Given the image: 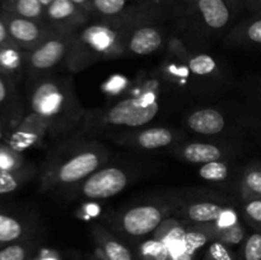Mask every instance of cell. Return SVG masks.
I'll list each match as a JSON object with an SVG mask.
<instances>
[{"instance_id":"6da1fadb","label":"cell","mask_w":261,"mask_h":260,"mask_svg":"<svg viewBox=\"0 0 261 260\" xmlns=\"http://www.w3.org/2000/svg\"><path fill=\"white\" fill-rule=\"evenodd\" d=\"M31 109L45 121H60L70 114V89L56 79L41 81L31 93Z\"/></svg>"},{"instance_id":"7a4b0ae2","label":"cell","mask_w":261,"mask_h":260,"mask_svg":"<svg viewBox=\"0 0 261 260\" xmlns=\"http://www.w3.org/2000/svg\"><path fill=\"white\" fill-rule=\"evenodd\" d=\"M160 111V105L152 101L144 103L135 98H126L112 106L105 114L102 121L115 126L138 127L148 124Z\"/></svg>"},{"instance_id":"3957f363","label":"cell","mask_w":261,"mask_h":260,"mask_svg":"<svg viewBox=\"0 0 261 260\" xmlns=\"http://www.w3.org/2000/svg\"><path fill=\"white\" fill-rule=\"evenodd\" d=\"M126 184L127 176L121 168H102L86 178L82 194L88 199H107L121 193Z\"/></svg>"},{"instance_id":"277c9868","label":"cell","mask_w":261,"mask_h":260,"mask_svg":"<svg viewBox=\"0 0 261 260\" xmlns=\"http://www.w3.org/2000/svg\"><path fill=\"white\" fill-rule=\"evenodd\" d=\"M2 17L13 42L23 50L31 51L46 38L45 28L36 20L27 19L4 10L2 12Z\"/></svg>"},{"instance_id":"5b68a950","label":"cell","mask_w":261,"mask_h":260,"mask_svg":"<svg viewBox=\"0 0 261 260\" xmlns=\"http://www.w3.org/2000/svg\"><path fill=\"white\" fill-rule=\"evenodd\" d=\"M68 40L61 37H46L30 51L28 65L35 71H45L55 68L66 55Z\"/></svg>"},{"instance_id":"8992f818","label":"cell","mask_w":261,"mask_h":260,"mask_svg":"<svg viewBox=\"0 0 261 260\" xmlns=\"http://www.w3.org/2000/svg\"><path fill=\"white\" fill-rule=\"evenodd\" d=\"M162 212L155 205H138L122 216V228L130 236L149 235L162 223Z\"/></svg>"},{"instance_id":"52a82bcc","label":"cell","mask_w":261,"mask_h":260,"mask_svg":"<svg viewBox=\"0 0 261 260\" xmlns=\"http://www.w3.org/2000/svg\"><path fill=\"white\" fill-rule=\"evenodd\" d=\"M101 163L102 160L99 153L92 150L78 153L58 168L56 180L60 184L76 183L96 172Z\"/></svg>"},{"instance_id":"ba28073f","label":"cell","mask_w":261,"mask_h":260,"mask_svg":"<svg viewBox=\"0 0 261 260\" xmlns=\"http://www.w3.org/2000/svg\"><path fill=\"white\" fill-rule=\"evenodd\" d=\"M234 0H198L196 9L206 27L222 30L232 18V5Z\"/></svg>"},{"instance_id":"9c48e42d","label":"cell","mask_w":261,"mask_h":260,"mask_svg":"<svg viewBox=\"0 0 261 260\" xmlns=\"http://www.w3.org/2000/svg\"><path fill=\"white\" fill-rule=\"evenodd\" d=\"M188 125L193 132L204 135L219 134L224 130L226 120L223 115L214 109H203L194 111L188 117Z\"/></svg>"},{"instance_id":"30bf717a","label":"cell","mask_w":261,"mask_h":260,"mask_svg":"<svg viewBox=\"0 0 261 260\" xmlns=\"http://www.w3.org/2000/svg\"><path fill=\"white\" fill-rule=\"evenodd\" d=\"M163 36L155 27L138 28L127 42V50L134 55H149L162 46Z\"/></svg>"},{"instance_id":"8fae6325","label":"cell","mask_w":261,"mask_h":260,"mask_svg":"<svg viewBox=\"0 0 261 260\" xmlns=\"http://www.w3.org/2000/svg\"><path fill=\"white\" fill-rule=\"evenodd\" d=\"M46 18L56 24H70L82 22L84 12L71 0H54L46 8Z\"/></svg>"},{"instance_id":"7c38bea8","label":"cell","mask_w":261,"mask_h":260,"mask_svg":"<svg viewBox=\"0 0 261 260\" xmlns=\"http://www.w3.org/2000/svg\"><path fill=\"white\" fill-rule=\"evenodd\" d=\"M3 10L38 23L46 18V8L40 0H7L3 3Z\"/></svg>"},{"instance_id":"4fadbf2b","label":"cell","mask_w":261,"mask_h":260,"mask_svg":"<svg viewBox=\"0 0 261 260\" xmlns=\"http://www.w3.org/2000/svg\"><path fill=\"white\" fill-rule=\"evenodd\" d=\"M116 35L107 27H91L82 35V41L86 42L92 50L103 51L111 50L114 47Z\"/></svg>"},{"instance_id":"5bb4252c","label":"cell","mask_w":261,"mask_h":260,"mask_svg":"<svg viewBox=\"0 0 261 260\" xmlns=\"http://www.w3.org/2000/svg\"><path fill=\"white\" fill-rule=\"evenodd\" d=\"M182 155L189 162L204 165L213 161H219V158L222 157V150L216 145L208 143H191L184 148Z\"/></svg>"},{"instance_id":"9a60e30c","label":"cell","mask_w":261,"mask_h":260,"mask_svg":"<svg viewBox=\"0 0 261 260\" xmlns=\"http://www.w3.org/2000/svg\"><path fill=\"white\" fill-rule=\"evenodd\" d=\"M173 140V134L166 127H152L139 133L137 137V143L144 149H158L167 147Z\"/></svg>"},{"instance_id":"2e32d148","label":"cell","mask_w":261,"mask_h":260,"mask_svg":"<svg viewBox=\"0 0 261 260\" xmlns=\"http://www.w3.org/2000/svg\"><path fill=\"white\" fill-rule=\"evenodd\" d=\"M223 213L224 208L216 203H209V201L191 204L188 209L189 218L194 222H199V223L218 222Z\"/></svg>"},{"instance_id":"e0dca14e","label":"cell","mask_w":261,"mask_h":260,"mask_svg":"<svg viewBox=\"0 0 261 260\" xmlns=\"http://www.w3.org/2000/svg\"><path fill=\"white\" fill-rule=\"evenodd\" d=\"M24 235V227L19 219L0 213V244H12L20 240Z\"/></svg>"},{"instance_id":"ac0fdd59","label":"cell","mask_w":261,"mask_h":260,"mask_svg":"<svg viewBox=\"0 0 261 260\" xmlns=\"http://www.w3.org/2000/svg\"><path fill=\"white\" fill-rule=\"evenodd\" d=\"M22 54L18 45H8L0 47V68L7 75L15 73L22 66Z\"/></svg>"},{"instance_id":"d6986e66","label":"cell","mask_w":261,"mask_h":260,"mask_svg":"<svg viewBox=\"0 0 261 260\" xmlns=\"http://www.w3.org/2000/svg\"><path fill=\"white\" fill-rule=\"evenodd\" d=\"M30 175V170L23 167L13 171H0V195L17 190Z\"/></svg>"},{"instance_id":"ffe728a7","label":"cell","mask_w":261,"mask_h":260,"mask_svg":"<svg viewBox=\"0 0 261 260\" xmlns=\"http://www.w3.org/2000/svg\"><path fill=\"white\" fill-rule=\"evenodd\" d=\"M237 38L250 45H261V13L237 28Z\"/></svg>"},{"instance_id":"44dd1931","label":"cell","mask_w":261,"mask_h":260,"mask_svg":"<svg viewBox=\"0 0 261 260\" xmlns=\"http://www.w3.org/2000/svg\"><path fill=\"white\" fill-rule=\"evenodd\" d=\"M199 175L204 180L208 181H223L228 175V167L224 162L213 161V162L204 163L199 170Z\"/></svg>"},{"instance_id":"7402d4cb","label":"cell","mask_w":261,"mask_h":260,"mask_svg":"<svg viewBox=\"0 0 261 260\" xmlns=\"http://www.w3.org/2000/svg\"><path fill=\"white\" fill-rule=\"evenodd\" d=\"M103 254L106 260H133L132 252L125 245L114 239H109L103 244Z\"/></svg>"},{"instance_id":"603a6c76","label":"cell","mask_w":261,"mask_h":260,"mask_svg":"<svg viewBox=\"0 0 261 260\" xmlns=\"http://www.w3.org/2000/svg\"><path fill=\"white\" fill-rule=\"evenodd\" d=\"M22 167V158L14 148L0 145V171H13Z\"/></svg>"},{"instance_id":"cb8c5ba5","label":"cell","mask_w":261,"mask_h":260,"mask_svg":"<svg viewBox=\"0 0 261 260\" xmlns=\"http://www.w3.org/2000/svg\"><path fill=\"white\" fill-rule=\"evenodd\" d=\"M142 254L147 260H168L170 257L167 247L160 240L145 242L142 246Z\"/></svg>"},{"instance_id":"d4e9b609","label":"cell","mask_w":261,"mask_h":260,"mask_svg":"<svg viewBox=\"0 0 261 260\" xmlns=\"http://www.w3.org/2000/svg\"><path fill=\"white\" fill-rule=\"evenodd\" d=\"M93 9L105 17L119 15L125 8V0H92Z\"/></svg>"},{"instance_id":"484cf974","label":"cell","mask_w":261,"mask_h":260,"mask_svg":"<svg viewBox=\"0 0 261 260\" xmlns=\"http://www.w3.org/2000/svg\"><path fill=\"white\" fill-rule=\"evenodd\" d=\"M216 61L209 55H199L189 61V69L196 75H208L216 69Z\"/></svg>"},{"instance_id":"4316f807","label":"cell","mask_w":261,"mask_h":260,"mask_svg":"<svg viewBox=\"0 0 261 260\" xmlns=\"http://www.w3.org/2000/svg\"><path fill=\"white\" fill-rule=\"evenodd\" d=\"M245 190L252 198H261V168H251L245 173Z\"/></svg>"},{"instance_id":"83f0119b","label":"cell","mask_w":261,"mask_h":260,"mask_svg":"<svg viewBox=\"0 0 261 260\" xmlns=\"http://www.w3.org/2000/svg\"><path fill=\"white\" fill-rule=\"evenodd\" d=\"M244 260H261V233L250 235L245 241Z\"/></svg>"},{"instance_id":"f1b7e54d","label":"cell","mask_w":261,"mask_h":260,"mask_svg":"<svg viewBox=\"0 0 261 260\" xmlns=\"http://www.w3.org/2000/svg\"><path fill=\"white\" fill-rule=\"evenodd\" d=\"M184 242H185L186 254L193 256V254H195L200 247H203L204 245L208 242V237H206V235H204L203 232H198V231L185 232Z\"/></svg>"},{"instance_id":"f546056e","label":"cell","mask_w":261,"mask_h":260,"mask_svg":"<svg viewBox=\"0 0 261 260\" xmlns=\"http://www.w3.org/2000/svg\"><path fill=\"white\" fill-rule=\"evenodd\" d=\"M28 249L22 244H8L0 249V260H27Z\"/></svg>"},{"instance_id":"4dcf8cb0","label":"cell","mask_w":261,"mask_h":260,"mask_svg":"<svg viewBox=\"0 0 261 260\" xmlns=\"http://www.w3.org/2000/svg\"><path fill=\"white\" fill-rule=\"evenodd\" d=\"M221 233H219V237H221L222 242L228 245H236L240 244V242L244 240L245 237V229L240 226L239 223H234L232 226L226 227V228H221Z\"/></svg>"},{"instance_id":"1f68e13d","label":"cell","mask_w":261,"mask_h":260,"mask_svg":"<svg viewBox=\"0 0 261 260\" xmlns=\"http://www.w3.org/2000/svg\"><path fill=\"white\" fill-rule=\"evenodd\" d=\"M245 214L256 228L261 229V198H251L245 205Z\"/></svg>"},{"instance_id":"d6a6232c","label":"cell","mask_w":261,"mask_h":260,"mask_svg":"<svg viewBox=\"0 0 261 260\" xmlns=\"http://www.w3.org/2000/svg\"><path fill=\"white\" fill-rule=\"evenodd\" d=\"M209 257H211V260H234L232 252L229 251L226 244L222 241H216L211 245Z\"/></svg>"},{"instance_id":"836d02e7","label":"cell","mask_w":261,"mask_h":260,"mask_svg":"<svg viewBox=\"0 0 261 260\" xmlns=\"http://www.w3.org/2000/svg\"><path fill=\"white\" fill-rule=\"evenodd\" d=\"M13 94V84L9 75L0 73V110L9 103Z\"/></svg>"},{"instance_id":"e575fe53","label":"cell","mask_w":261,"mask_h":260,"mask_svg":"<svg viewBox=\"0 0 261 260\" xmlns=\"http://www.w3.org/2000/svg\"><path fill=\"white\" fill-rule=\"evenodd\" d=\"M8 45H15V43L13 42L12 37H10L9 32H8L7 24H5L4 19H3L2 14H0V47Z\"/></svg>"},{"instance_id":"d590c367","label":"cell","mask_w":261,"mask_h":260,"mask_svg":"<svg viewBox=\"0 0 261 260\" xmlns=\"http://www.w3.org/2000/svg\"><path fill=\"white\" fill-rule=\"evenodd\" d=\"M218 223V226L221 227V228H226V227H229L232 226V224L237 223L236 221V217H234V213H232V212L229 211H224V213L222 214V217L219 218V221L217 222Z\"/></svg>"},{"instance_id":"8d00e7d4","label":"cell","mask_w":261,"mask_h":260,"mask_svg":"<svg viewBox=\"0 0 261 260\" xmlns=\"http://www.w3.org/2000/svg\"><path fill=\"white\" fill-rule=\"evenodd\" d=\"M79 9L83 10L84 13L94 12L93 4H92V0H71Z\"/></svg>"},{"instance_id":"74e56055","label":"cell","mask_w":261,"mask_h":260,"mask_svg":"<svg viewBox=\"0 0 261 260\" xmlns=\"http://www.w3.org/2000/svg\"><path fill=\"white\" fill-rule=\"evenodd\" d=\"M247 9L254 13H261V0H245Z\"/></svg>"},{"instance_id":"f35d334b","label":"cell","mask_w":261,"mask_h":260,"mask_svg":"<svg viewBox=\"0 0 261 260\" xmlns=\"http://www.w3.org/2000/svg\"><path fill=\"white\" fill-rule=\"evenodd\" d=\"M37 260H58V257L53 256V255H42V256Z\"/></svg>"},{"instance_id":"ab89813d","label":"cell","mask_w":261,"mask_h":260,"mask_svg":"<svg viewBox=\"0 0 261 260\" xmlns=\"http://www.w3.org/2000/svg\"><path fill=\"white\" fill-rule=\"evenodd\" d=\"M171 260H191V256L189 254H184L181 256L175 257V259H171Z\"/></svg>"},{"instance_id":"60d3db41","label":"cell","mask_w":261,"mask_h":260,"mask_svg":"<svg viewBox=\"0 0 261 260\" xmlns=\"http://www.w3.org/2000/svg\"><path fill=\"white\" fill-rule=\"evenodd\" d=\"M40 2H41V4L43 5V7H45V8H47L48 5H50L51 3L54 2V0H40Z\"/></svg>"},{"instance_id":"b9f144b4","label":"cell","mask_w":261,"mask_h":260,"mask_svg":"<svg viewBox=\"0 0 261 260\" xmlns=\"http://www.w3.org/2000/svg\"><path fill=\"white\" fill-rule=\"evenodd\" d=\"M178 2H182V3H196L198 0H178Z\"/></svg>"},{"instance_id":"7bdbcfd3","label":"cell","mask_w":261,"mask_h":260,"mask_svg":"<svg viewBox=\"0 0 261 260\" xmlns=\"http://www.w3.org/2000/svg\"><path fill=\"white\" fill-rule=\"evenodd\" d=\"M234 2H236V3H244L245 0H234Z\"/></svg>"},{"instance_id":"ee69618b","label":"cell","mask_w":261,"mask_h":260,"mask_svg":"<svg viewBox=\"0 0 261 260\" xmlns=\"http://www.w3.org/2000/svg\"><path fill=\"white\" fill-rule=\"evenodd\" d=\"M0 2H2V4H3V3H4V2H7V0H0Z\"/></svg>"},{"instance_id":"f6af8a7d","label":"cell","mask_w":261,"mask_h":260,"mask_svg":"<svg viewBox=\"0 0 261 260\" xmlns=\"http://www.w3.org/2000/svg\"><path fill=\"white\" fill-rule=\"evenodd\" d=\"M0 73H3V71H2V68H0ZM3 74H4V73H3Z\"/></svg>"},{"instance_id":"bcb514c9","label":"cell","mask_w":261,"mask_h":260,"mask_svg":"<svg viewBox=\"0 0 261 260\" xmlns=\"http://www.w3.org/2000/svg\"><path fill=\"white\" fill-rule=\"evenodd\" d=\"M260 92H261V84H260Z\"/></svg>"},{"instance_id":"7dc6e473","label":"cell","mask_w":261,"mask_h":260,"mask_svg":"<svg viewBox=\"0 0 261 260\" xmlns=\"http://www.w3.org/2000/svg\"><path fill=\"white\" fill-rule=\"evenodd\" d=\"M257 14H259V13H257Z\"/></svg>"}]
</instances>
